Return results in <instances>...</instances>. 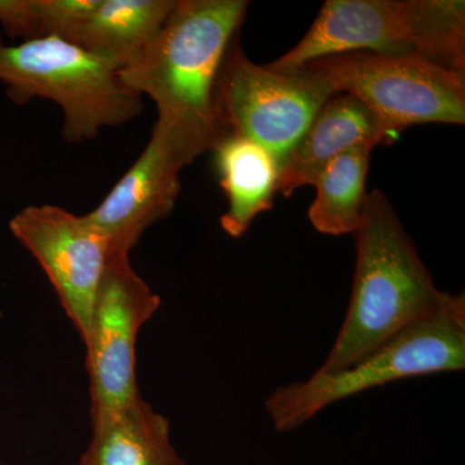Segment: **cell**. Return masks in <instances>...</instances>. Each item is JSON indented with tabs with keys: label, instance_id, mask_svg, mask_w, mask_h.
<instances>
[{
	"label": "cell",
	"instance_id": "6da1fadb",
	"mask_svg": "<svg viewBox=\"0 0 465 465\" xmlns=\"http://www.w3.org/2000/svg\"><path fill=\"white\" fill-rule=\"evenodd\" d=\"M244 0H177L122 81L157 108L154 128L185 166L228 136L219 103L226 54L246 18Z\"/></svg>",
	"mask_w": 465,
	"mask_h": 465
},
{
	"label": "cell",
	"instance_id": "7a4b0ae2",
	"mask_svg": "<svg viewBox=\"0 0 465 465\" xmlns=\"http://www.w3.org/2000/svg\"><path fill=\"white\" fill-rule=\"evenodd\" d=\"M356 271L341 331L320 371H339L430 316L445 291L419 256L387 195L374 189L356 234Z\"/></svg>",
	"mask_w": 465,
	"mask_h": 465
},
{
	"label": "cell",
	"instance_id": "3957f363",
	"mask_svg": "<svg viewBox=\"0 0 465 465\" xmlns=\"http://www.w3.org/2000/svg\"><path fill=\"white\" fill-rule=\"evenodd\" d=\"M465 367V296L446 293L442 304L399 335L339 371L317 370L307 381L277 388L264 407L274 430L289 433L326 407L362 391L416 376L461 371Z\"/></svg>",
	"mask_w": 465,
	"mask_h": 465
},
{
	"label": "cell",
	"instance_id": "277c9868",
	"mask_svg": "<svg viewBox=\"0 0 465 465\" xmlns=\"http://www.w3.org/2000/svg\"><path fill=\"white\" fill-rule=\"evenodd\" d=\"M0 82L17 105L36 97L56 103L64 140L72 143L96 139L104 127L127 124L143 110V97L114 64L56 36L0 45Z\"/></svg>",
	"mask_w": 465,
	"mask_h": 465
},
{
	"label": "cell",
	"instance_id": "5b68a950",
	"mask_svg": "<svg viewBox=\"0 0 465 465\" xmlns=\"http://www.w3.org/2000/svg\"><path fill=\"white\" fill-rule=\"evenodd\" d=\"M326 61L293 70L252 63L235 39L219 82V103L229 134L268 150L282 166L324 104L338 94Z\"/></svg>",
	"mask_w": 465,
	"mask_h": 465
},
{
	"label": "cell",
	"instance_id": "8992f818",
	"mask_svg": "<svg viewBox=\"0 0 465 465\" xmlns=\"http://www.w3.org/2000/svg\"><path fill=\"white\" fill-rule=\"evenodd\" d=\"M339 94L356 96L400 137L410 125L465 124V78L418 54L322 58Z\"/></svg>",
	"mask_w": 465,
	"mask_h": 465
},
{
	"label": "cell",
	"instance_id": "52a82bcc",
	"mask_svg": "<svg viewBox=\"0 0 465 465\" xmlns=\"http://www.w3.org/2000/svg\"><path fill=\"white\" fill-rule=\"evenodd\" d=\"M161 304L157 293L134 272L130 256H110L84 341L91 414L110 411L139 399L137 338Z\"/></svg>",
	"mask_w": 465,
	"mask_h": 465
},
{
	"label": "cell",
	"instance_id": "ba28073f",
	"mask_svg": "<svg viewBox=\"0 0 465 465\" xmlns=\"http://www.w3.org/2000/svg\"><path fill=\"white\" fill-rule=\"evenodd\" d=\"M9 229L47 274L84 341L110 258L108 242L87 216L52 204L24 208L12 217Z\"/></svg>",
	"mask_w": 465,
	"mask_h": 465
},
{
	"label": "cell",
	"instance_id": "9c48e42d",
	"mask_svg": "<svg viewBox=\"0 0 465 465\" xmlns=\"http://www.w3.org/2000/svg\"><path fill=\"white\" fill-rule=\"evenodd\" d=\"M185 164L153 128L142 155L87 219L104 235L110 256L128 255L150 226L173 213Z\"/></svg>",
	"mask_w": 465,
	"mask_h": 465
},
{
	"label": "cell",
	"instance_id": "30bf717a",
	"mask_svg": "<svg viewBox=\"0 0 465 465\" xmlns=\"http://www.w3.org/2000/svg\"><path fill=\"white\" fill-rule=\"evenodd\" d=\"M354 52L414 54L411 0H327L302 41L268 65L293 70Z\"/></svg>",
	"mask_w": 465,
	"mask_h": 465
},
{
	"label": "cell",
	"instance_id": "8fae6325",
	"mask_svg": "<svg viewBox=\"0 0 465 465\" xmlns=\"http://www.w3.org/2000/svg\"><path fill=\"white\" fill-rule=\"evenodd\" d=\"M399 136L353 94H338L314 116L280 170L278 193L291 197L305 185H314L324 167L358 146L388 145Z\"/></svg>",
	"mask_w": 465,
	"mask_h": 465
},
{
	"label": "cell",
	"instance_id": "7c38bea8",
	"mask_svg": "<svg viewBox=\"0 0 465 465\" xmlns=\"http://www.w3.org/2000/svg\"><path fill=\"white\" fill-rule=\"evenodd\" d=\"M82 465H188L173 448L170 420L142 399L94 412Z\"/></svg>",
	"mask_w": 465,
	"mask_h": 465
},
{
	"label": "cell",
	"instance_id": "4fadbf2b",
	"mask_svg": "<svg viewBox=\"0 0 465 465\" xmlns=\"http://www.w3.org/2000/svg\"><path fill=\"white\" fill-rule=\"evenodd\" d=\"M213 152L228 198L220 226L231 237L241 238L260 213L273 208L281 166L262 145L235 134H228Z\"/></svg>",
	"mask_w": 465,
	"mask_h": 465
},
{
	"label": "cell",
	"instance_id": "5bb4252c",
	"mask_svg": "<svg viewBox=\"0 0 465 465\" xmlns=\"http://www.w3.org/2000/svg\"><path fill=\"white\" fill-rule=\"evenodd\" d=\"M177 0H100L73 45L124 69L142 54Z\"/></svg>",
	"mask_w": 465,
	"mask_h": 465
},
{
	"label": "cell",
	"instance_id": "9a60e30c",
	"mask_svg": "<svg viewBox=\"0 0 465 465\" xmlns=\"http://www.w3.org/2000/svg\"><path fill=\"white\" fill-rule=\"evenodd\" d=\"M372 148L358 146L339 155L317 177L316 198L309 222L321 234H356L365 219L370 193L366 191Z\"/></svg>",
	"mask_w": 465,
	"mask_h": 465
},
{
	"label": "cell",
	"instance_id": "2e32d148",
	"mask_svg": "<svg viewBox=\"0 0 465 465\" xmlns=\"http://www.w3.org/2000/svg\"><path fill=\"white\" fill-rule=\"evenodd\" d=\"M412 50L465 78L463 0H411Z\"/></svg>",
	"mask_w": 465,
	"mask_h": 465
},
{
	"label": "cell",
	"instance_id": "e0dca14e",
	"mask_svg": "<svg viewBox=\"0 0 465 465\" xmlns=\"http://www.w3.org/2000/svg\"><path fill=\"white\" fill-rule=\"evenodd\" d=\"M100 0H38L45 36L72 43Z\"/></svg>",
	"mask_w": 465,
	"mask_h": 465
},
{
	"label": "cell",
	"instance_id": "ac0fdd59",
	"mask_svg": "<svg viewBox=\"0 0 465 465\" xmlns=\"http://www.w3.org/2000/svg\"><path fill=\"white\" fill-rule=\"evenodd\" d=\"M0 25L14 39L45 38L38 0H0Z\"/></svg>",
	"mask_w": 465,
	"mask_h": 465
},
{
	"label": "cell",
	"instance_id": "d6986e66",
	"mask_svg": "<svg viewBox=\"0 0 465 465\" xmlns=\"http://www.w3.org/2000/svg\"><path fill=\"white\" fill-rule=\"evenodd\" d=\"M78 465H82V464H78Z\"/></svg>",
	"mask_w": 465,
	"mask_h": 465
},
{
	"label": "cell",
	"instance_id": "ffe728a7",
	"mask_svg": "<svg viewBox=\"0 0 465 465\" xmlns=\"http://www.w3.org/2000/svg\"><path fill=\"white\" fill-rule=\"evenodd\" d=\"M0 465H2V464H0Z\"/></svg>",
	"mask_w": 465,
	"mask_h": 465
}]
</instances>
